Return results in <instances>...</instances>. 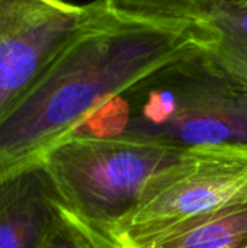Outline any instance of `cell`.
Listing matches in <instances>:
<instances>
[{
    "mask_svg": "<svg viewBox=\"0 0 247 248\" xmlns=\"http://www.w3.org/2000/svg\"><path fill=\"white\" fill-rule=\"evenodd\" d=\"M211 44L204 22L128 16L100 0L93 17L0 121V176L41 161L102 105Z\"/></svg>",
    "mask_w": 247,
    "mask_h": 248,
    "instance_id": "1",
    "label": "cell"
},
{
    "mask_svg": "<svg viewBox=\"0 0 247 248\" xmlns=\"http://www.w3.org/2000/svg\"><path fill=\"white\" fill-rule=\"evenodd\" d=\"M73 135L181 150L247 147V87L205 52L156 71L95 110Z\"/></svg>",
    "mask_w": 247,
    "mask_h": 248,
    "instance_id": "2",
    "label": "cell"
},
{
    "mask_svg": "<svg viewBox=\"0 0 247 248\" xmlns=\"http://www.w3.org/2000/svg\"><path fill=\"white\" fill-rule=\"evenodd\" d=\"M182 151L134 140L70 135L41 163L58 201L108 234L137 205L150 180Z\"/></svg>",
    "mask_w": 247,
    "mask_h": 248,
    "instance_id": "3",
    "label": "cell"
},
{
    "mask_svg": "<svg viewBox=\"0 0 247 248\" xmlns=\"http://www.w3.org/2000/svg\"><path fill=\"white\" fill-rule=\"evenodd\" d=\"M247 198V147L186 148L156 174L108 235L121 248H146L185 224Z\"/></svg>",
    "mask_w": 247,
    "mask_h": 248,
    "instance_id": "4",
    "label": "cell"
},
{
    "mask_svg": "<svg viewBox=\"0 0 247 248\" xmlns=\"http://www.w3.org/2000/svg\"><path fill=\"white\" fill-rule=\"evenodd\" d=\"M100 0H0V121L93 17Z\"/></svg>",
    "mask_w": 247,
    "mask_h": 248,
    "instance_id": "5",
    "label": "cell"
},
{
    "mask_svg": "<svg viewBox=\"0 0 247 248\" xmlns=\"http://www.w3.org/2000/svg\"><path fill=\"white\" fill-rule=\"evenodd\" d=\"M58 196L41 161L0 176V248H42Z\"/></svg>",
    "mask_w": 247,
    "mask_h": 248,
    "instance_id": "6",
    "label": "cell"
},
{
    "mask_svg": "<svg viewBox=\"0 0 247 248\" xmlns=\"http://www.w3.org/2000/svg\"><path fill=\"white\" fill-rule=\"evenodd\" d=\"M204 22L214 38L205 54L247 87V0H211Z\"/></svg>",
    "mask_w": 247,
    "mask_h": 248,
    "instance_id": "7",
    "label": "cell"
},
{
    "mask_svg": "<svg viewBox=\"0 0 247 248\" xmlns=\"http://www.w3.org/2000/svg\"><path fill=\"white\" fill-rule=\"evenodd\" d=\"M146 248H247V198L197 218Z\"/></svg>",
    "mask_w": 247,
    "mask_h": 248,
    "instance_id": "8",
    "label": "cell"
},
{
    "mask_svg": "<svg viewBox=\"0 0 247 248\" xmlns=\"http://www.w3.org/2000/svg\"><path fill=\"white\" fill-rule=\"evenodd\" d=\"M42 248H121L106 232L79 218L61 202Z\"/></svg>",
    "mask_w": 247,
    "mask_h": 248,
    "instance_id": "9",
    "label": "cell"
},
{
    "mask_svg": "<svg viewBox=\"0 0 247 248\" xmlns=\"http://www.w3.org/2000/svg\"><path fill=\"white\" fill-rule=\"evenodd\" d=\"M122 15L162 22H204L211 0H105Z\"/></svg>",
    "mask_w": 247,
    "mask_h": 248,
    "instance_id": "10",
    "label": "cell"
}]
</instances>
